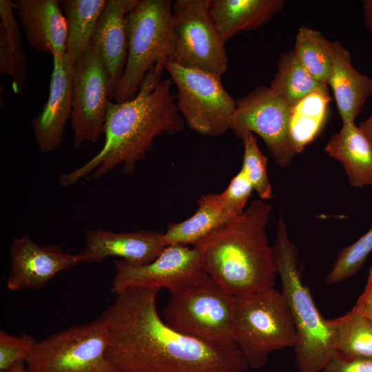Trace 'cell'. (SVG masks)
Here are the masks:
<instances>
[{
  "instance_id": "277c9868",
  "label": "cell",
  "mask_w": 372,
  "mask_h": 372,
  "mask_svg": "<svg viewBox=\"0 0 372 372\" xmlns=\"http://www.w3.org/2000/svg\"><path fill=\"white\" fill-rule=\"evenodd\" d=\"M282 293L289 305L296 331L295 363L298 372H320L336 351L330 320L322 317L310 291L301 279L298 250L290 240L287 225L280 215L272 245Z\"/></svg>"
},
{
  "instance_id": "d4e9b609",
  "label": "cell",
  "mask_w": 372,
  "mask_h": 372,
  "mask_svg": "<svg viewBox=\"0 0 372 372\" xmlns=\"http://www.w3.org/2000/svg\"><path fill=\"white\" fill-rule=\"evenodd\" d=\"M331 101L329 92H314L291 108L290 131L297 153L319 134Z\"/></svg>"
},
{
  "instance_id": "ba28073f",
  "label": "cell",
  "mask_w": 372,
  "mask_h": 372,
  "mask_svg": "<svg viewBox=\"0 0 372 372\" xmlns=\"http://www.w3.org/2000/svg\"><path fill=\"white\" fill-rule=\"evenodd\" d=\"M108 333L100 316L37 341L28 372H117L107 356Z\"/></svg>"
},
{
  "instance_id": "83f0119b",
  "label": "cell",
  "mask_w": 372,
  "mask_h": 372,
  "mask_svg": "<svg viewBox=\"0 0 372 372\" xmlns=\"http://www.w3.org/2000/svg\"><path fill=\"white\" fill-rule=\"evenodd\" d=\"M371 251L372 225L362 236L340 251L327 276L326 284H336L354 275L363 266Z\"/></svg>"
},
{
  "instance_id": "484cf974",
  "label": "cell",
  "mask_w": 372,
  "mask_h": 372,
  "mask_svg": "<svg viewBox=\"0 0 372 372\" xmlns=\"http://www.w3.org/2000/svg\"><path fill=\"white\" fill-rule=\"evenodd\" d=\"M329 320L335 332L336 351L372 360V322L369 319L351 309Z\"/></svg>"
},
{
  "instance_id": "4fadbf2b",
  "label": "cell",
  "mask_w": 372,
  "mask_h": 372,
  "mask_svg": "<svg viewBox=\"0 0 372 372\" xmlns=\"http://www.w3.org/2000/svg\"><path fill=\"white\" fill-rule=\"evenodd\" d=\"M114 265L112 291L116 294L130 287L166 288L173 293L207 274L196 249L181 245L165 246L154 260L145 265L132 266L121 259Z\"/></svg>"
},
{
  "instance_id": "e575fe53",
  "label": "cell",
  "mask_w": 372,
  "mask_h": 372,
  "mask_svg": "<svg viewBox=\"0 0 372 372\" xmlns=\"http://www.w3.org/2000/svg\"><path fill=\"white\" fill-rule=\"evenodd\" d=\"M352 310L362 314L372 322V267L369 271L365 288Z\"/></svg>"
},
{
  "instance_id": "4316f807",
  "label": "cell",
  "mask_w": 372,
  "mask_h": 372,
  "mask_svg": "<svg viewBox=\"0 0 372 372\" xmlns=\"http://www.w3.org/2000/svg\"><path fill=\"white\" fill-rule=\"evenodd\" d=\"M330 41L319 31L302 27L296 34L295 54L306 70L319 83L329 85L332 61Z\"/></svg>"
},
{
  "instance_id": "7c38bea8",
  "label": "cell",
  "mask_w": 372,
  "mask_h": 372,
  "mask_svg": "<svg viewBox=\"0 0 372 372\" xmlns=\"http://www.w3.org/2000/svg\"><path fill=\"white\" fill-rule=\"evenodd\" d=\"M112 90L107 72L92 42L75 63L70 118L72 143L79 147L104 135Z\"/></svg>"
},
{
  "instance_id": "8fae6325",
  "label": "cell",
  "mask_w": 372,
  "mask_h": 372,
  "mask_svg": "<svg viewBox=\"0 0 372 372\" xmlns=\"http://www.w3.org/2000/svg\"><path fill=\"white\" fill-rule=\"evenodd\" d=\"M291 107L269 87L259 85L236 101L229 130L241 138L255 133L280 167L289 166L297 154L290 131Z\"/></svg>"
},
{
  "instance_id": "3957f363",
  "label": "cell",
  "mask_w": 372,
  "mask_h": 372,
  "mask_svg": "<svg viewBox=\"0 0 372 372\" xmlns=\"http://www.w3.org/2000/svg\"><path fill=\"white\" fill-rule=\"evenodd\" d=\"M272 211L255 200L237 217L220 225L194 246L205 272L234 296L273 287L278 275L266 232Z\"/></svg>"
},
{
  "instance_id": "cb8c5ba5",
  "label": "cell",
  "mask_w": 372,
  "mask_h": 372,
  "mask_svg": "<svg viewBox=\"0 0 372 372\" xmlns=\"http://www.w3.org/2000/svg\"><path fill=\"white\" fill-rule=\"evenodd\" d=\"M269 87L291 107L314 92H328V86L316 81L302 66L293 50L280 55Z\"/></svg>"
},
{
  "instance_id": "8d00e7d4",
  "label": "cell",
  "mask_w": 372,
  "mask_h": 372,
  "mask_svg": "<svg viewBox=\"0 0 372 372\" xmlns=\"http://www.w3.org/2000/svg\"><path fill=\"white\" fill-rule=\"evenodd\" d=\"M372 145V115L358 126Z\"/></svg>"
},
{
  "instance_id": "6da1fadb",
  "label": "cell",
  "mask_w": 372,
  "mask_h": 372,
  "mask_svg": "<svg viewBox=\"0 0 372 372\" xmlns=\"http://www.w3.org/2000/svg\"><path fill=\"white\" fill-rule=\"evenodd\" d=\"M157 288L130 287L102 313L107 356L117 372H243L238 349L222 348L181 333L159 315Z\"/></svg>"
},
{
  "instance_id": "5bb4252c",
  "label": "cell",
  "mask_w": 372,
  "mask_h": 372,
  "mask_svg": "<svg viewBox=\"0 0 372 372\" xmlns=\"http://www.w3.org/2000/svg\"><path fill=\"white\" fill-rule=\"evenodd\" d=\"M10 291L41 289L56 275L81 263L78 254L67 253L54 244L40 246L28 234L14 239L10 246Z\"/></svg>"
},
{
  "instance_id": "9a60e30c",
  "label": "cell",
  "mask_w": 372,
  "mask_h": 372,
  "mask_svg": "<svg viewBox=\"0 0 372 372\" xmlns=\"http://www.w3.org/2000/svg\"><path fill=\"white\" fill-rule=\"evenodd\" d=\"M75 63L65 54L53 57L48 99L41 112L32 120L37 145L49 153L61 144L72 111V83Z\"/></svg>"
},
{
  "instance_id": "5b68a950",
  "label": "cell",
  "mask_w": 372,
  "mask_h": 372,
  "mask_svg": "<svg viewBox=\"0 0 372 372\" xmlns=\"http://www.w3.org/2000/svg\"><path fill=\"white\" fill-rule=\"evenodd\" d=\"M172 3L170 0H138L128 13L127 59L114 87L112 98L114 102L134 98L151 69L156 64L173 61L175 35Z\"/></svg>"
},
{
  "instance_id": "d6986e66",
  "label": "cell",
  "mask_w": 372,
  "mask_h": 372,
  "mask_svg": "<svg viewBox=\"0 0 372 372\" xmlns=\"http://www.w3.org/2000/svg\"><path fill=\"white\" fill-rule=\"evenodd\" d=\"M332 67L329 80L342 124L353 123L372 95V79L353 67L349 52L340 41H330Z\"/></svg>"
},
{
  "instance_id": "d6a6232c",
  "label": "cell",
  "mask_w": 372,
  "mask_h": 372,
  "mask_svg": "<svg viewBox=\"0 0 372 372\" xmlns=\"http://www.w3.org/2000/svg\"><path fill=\"white\" fill-rule=\"evenodd\" d=\"M320 372H372V360L356 358L335 351Z\"/></svg>"
},
{
  "instance_id": "ffe728a7",
  "label": "cell",
  "mask_w": 372,
  "mask_h": 372,
  "mask_svg": "<svg viewBox=\"0 0 372 372\" xmlns=\"http://www.w3.org/2000/svg\"><path fill=\"white\" fill-rule=\"evenodd\" d=\"M284 0H209L210 16L223 41L257 30L280 12Z\"/></svg>"
},
{
  "instance_id": "f1b7e54d",
  "label": "cell",
  "mask_w": 372,
  "mask_h": 372,
  "mask_svg": "<svg viewBox=\"0 0 372 372\" xmlns=\"http://www.w3.org/2000/svg\"><path fill=\"white\" fill-rule=\"evenodd\" d=\"M241 139L244 148L241 169L259 197L269 200L273 197V193L267 171V158L260 151L252 133L245 134Z\"/></svg>"
},
{
  "instance_id": "1f68e13d",
  "label": "cell",
  "mask_w": 372,
  "mask_h": 372,
  "mask_svg": "<svg viewBox=\"0 0 372 372\" xmlns=\"http://www.w3.org/2000/svg\"><path fill=\"white\" fill-rule=\"evenodd\" d=\"M253 191L250 182L244 171L240 169L222 193L230 210L238 216L245 211Z\"/></svg>"
},
{
  "instance_id": "30bf717a",
  "label": "cell",
  "mask_w": 372,
  "mask_h": 372,
  "mask_svg": "<svg viewBox=\"0 0 372 372\" xmlns=\"http://www.w3.org/2000/svg\"><path fill=\"white\" fill-rule=\"evenodd\" d=\"M175 35L173 61L221 77L228 68L223 41L209 11V0H177L172 3Z\"/></svg>"
},
{
  "instance_id": "74e56055",
  "label": "cell",
  "mask_w": 372,
  "mask_h": 372,
  "mask_svg": "<svg viewBox=\"0 0 372 372\" xmlns=\"http://www.w3.org/2000/svg\"><path fill=\"white\" fill-rule=\"evenodd\" d=\"M0 372H28L25 362H19L10 369Z\"/></svg>"
},
{
  "instance_id": "9c48e42d",
  "label": "cell",
  "mask_w": 372,
  "mask_h": 372,
  "mask_svg": "<svg viewBox=\"0 0 372 372\" xmlns=\"http://www.w3.org/2000/svg\"><path fill=\"white\" fill-rule=\"evenodd\" d=\"M163 65L176 87V105L189 129L209 136L229 130L236 101L223 87L220 77L182 67L173 61Z\"/></svg>"
},
{
  "instance_id": "7a4b0ae2",
  "label": "cell",
  "mask_w": 372,
  "mask_h": 372,
  "mask_svg": "<svg viewBox=\"0 0 372 372\" xmlns=\"http://www.w3.org/2000/svg\"><path fill=\"white\" fill-rule=\"evenodd\" d=\"M164 70L163 64H156L145 75L134 98L110 101L101 149L79 167L61 174V186L70 187L85 178L98 180L118 167L123 174L130 176L156 137L174 135L184 129L172 81L162 79Z\"/></svg>"
},
{
  "instance_id": "e0dca14e",
  "label": "cell",
  "mask_w": 372,
  "mask_h": 372,
  "mask_svg": "<svg viewBox=\"0 0 372 372\" xmlns=\"http://www.w3.org/2000/svg\"><path fill=\"white\" fill-rule=\"evenodd\" d=\"M14 5L30 48L53 57L66 54L68 25L59 1L17 0Z\"/></svg>"
},
{
  "instance_id": "7402d4cb",
  "label": "cell",
  "mask_w": 372,
  "mask_h": 372,
  "mask_svg": "<svg viewBox=\"0 0 372 372\" xmlns=\"http://www.w3.org/2000/svg\"><path fill=\"white\" fill-rule=\"evenodd\" d=\"M235 217L237 216L229 208L223 193L206 194L197 200V209L191 217L167 225L163 240L166 246H194L211 231Z\"/></svg>"
},
{
  "instance_id": "603a6c76",
  "label": "cell",
  "mask_w": 372,
  "mask_h": 372,
  "mask_svg": "<svg viewBox=\"0 0 372 372\" xmlns=\"http://www.w3.org/2000/svg\"><path fill=\"white\" fill-rule=\"evenodd\" d=\"M108 0L59 1L68 25L66 54L76 63L90 45Z\"/></svg>"
},
{
  "instance_id": "d590c367",
  "label": "cell",
  "mask_w": 372,
  "mask_h": 372,
  "mask_svg": "<svg viewBox=\"0 0 372 372\" xmlns=\"http://www.w3.org/2000/svg\"><path fill=\"white\" fill-rule=\"evenodd\" d=\"M362 5L364 24L372 32V0H364Z\"/></svg>"
},
{
  "instance_id": "2e32d148",
  "label": "cell",
  "mask_w": 372,
  "mask_h": 372,
  "mask_svg": "<svg viewBox=\"0 0 372 372\" xmlns=\"http://www.w3.org/2000/svg\"><path fill=\"white\" fill-rule=\"evenodd\" d=\"M163 235V231L147 229L131 232L91 229L87 231L85 246L78 254L81 263L114 256L132 266L145 265L154 260L165 247Z\"/></svg>"
},
{
  "instance_id": "8992f818",
  "label": "cell",
  "mask_w": 372,
  "mask_h": 372,
  "mask_svg": "<svg viewBox=\"0 0 372 372\" xmlns=\"http://www.w3.org/2000/svg\"><path fill=\"white\" fill-rule=\"evenodd\" d=\"M234 337L248 366L259 369L274 351L295 347L296 331L289 305L273 287L234 296Z\"/></svg>"
},
{
  "instance_id": "836d02e7",
  "label": "cell",
  "mask_w": 372,
  "mask_h": 372,
  "mask_svg": "<svg viewBox=\"0 0 372 372\" xmlns=\"http://www.w3.org/2000/svg\"><path fill=\"white\" fill-rule=\"evenodd\" d=\"M14 9V2L10 0L0 1V28H2L17 42L21 44L22 37L19 25L13 14Z\"/></svg>"
},
{
  "instance_id": "ac0fdd59",
  "label": "cell",
  "mask_w": 372,
  "mask_h": 372,
  "mask_svg": "<svg viewBox=\"0 0 372 372\" xmlns=\"http://www.w3.org/2000/svg\"><path fill=\"white\" fill-rule=\"evenodd\" d=\"M137 1L108 0L92 40L107 74L111 99L127 59V16Z\"/></svg>"
},
{
  "instance_id": "4dcf8cb0",
  "label": "cell",
  "mask_w": 372,
  "mask_h": 372,
  "mask_svg": "<svg viewBox=\"0 0 372 372\" xmlns=\"http://www.w3.org/2000/svg\"><path fill=\"white\" fill-rule=\"evenodd\" d=\"M37 341L27 334L11 335L0 331V371L10 369L19 362H25Z\"/></svg>"
},
{
  "instance_id": "52a82bcc",
  "label": "cell",
  "mask_w": 372,
  "mask_h": 372,
  "mask_svg": "<svg viewBox=\"0 0 372 372\" xmlns=\"http://www.w3.org/2000/svg\"><path fill=\"white\" fill-rule=\"evenodd\" d=\"M234 296L207 274L186 288L171 293L163 319L188 336L225 349H238L234 337Z\"/></svg>"
},
{
  "instance_id": "f546056e",
  "label": "cell",
  "mask_w": 372,
  "mask_h": 372,
  "mask_svg": "<svg viewBox=\"0 0 372 372\" xmlns=\"http://www.w3.org/2000/svg\"><path fill=\"white\" fill-rule=\"evenodd\" d=\"M27 56L21 44L0 28V72L12 80L15 94H21L26 81Z\"/></svg>"
},
{
  "instance_id": "44dd1931",
  "label": "cell",
  "mask_w": 372,
  "mask_h": 372,
  "mask_svg": "<svg viewBox=\"0 0 372 372\" xmlns=\"http://www.w3.org/2000/svg\"><path fill=\"white\" fill-rule=\"evenodd\" d=\"M325 151L342 164L351 187L372 185V145L355 123L342 124L330 137Z\"/></svg>"
}]
</instances>
